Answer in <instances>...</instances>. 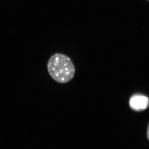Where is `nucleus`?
I'll return each mask as SVG.
<instances>
[{
	"label": "nucleus",
	"instance_id": "2",
	"mask_svg": "<svg viewBox=\"0 0 149 149\" xmlns=\"http://www.w3.org/2000/svg\"><path fill=\"white\" fill-rule=\"evenodd\" d=\"M130 105L134 111H142L146 110L149 106V99L142 95H135L130 98Z\"/></svg>",
	"mask_w": 149,
	"mask_h": 149
},
{
	"label": "nucleus",
	"instance_id": "4",
	"mask_svg": "<svg viewBox=\"0 0 149 149\" xmlns=\"http://www.w3.org/2000/svg\"><path fill=\"white\" fill-rule=\"evenodd\" d=\"M147 1H149V0H147Z\"/></svg>",
	"mask_w": 149,
	"mask_h": 149
},
{
	"label": "nucleus",
	"instance_id": "1",
	"mask_svg": "<svg viewBox=\"0 0 149 149\" xmlns=\"http://www.w3.org/2000/svg\"><path fill=\"white\" fill-rule=\"evenodd\" d=\"M47 67L50 76L58 83H68L74 76L75 70L72 60L63 54L56 53L52 55L49 59Z\"/></svg>",
	"mask_w": 149,
	"mask_h": 149
},
{
	"label": "nucleus",
	"instance_id": "3",
	"mask_svg": "<svg viewBox=\"0 0 149 149\" xmlns=\"http://www.w3.org/2000/svg\"><path fill=\"white\" fill-rule=\"evenodd\" d=\"M147 138L149 141V123L148 124V127H147Z\"/></svg>",
	"mask_w": 149,
	"mask_h": 149
}]
</instances>
